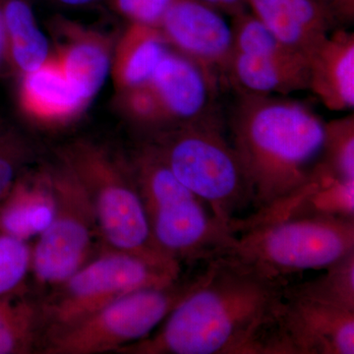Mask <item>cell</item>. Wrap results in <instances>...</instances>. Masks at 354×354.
<instances>
[{"label": "cell", "instance_id": "obj_1", "mask_svg": "<svg viewBox=\"0 0 354 354\" xmlns=\"http://www.w3.org/2000/svg\"><path fill=\"white\" fill-rule=\"evenodd\" d=\"M285 279L235 255L207 263L201 285L184 298L153 335L120 354H245L260 324L283 299Z\"/></svg>", "mask_w": 354, "mask_h": 354}, {"label": "cell", "instance_id": "obj_2", "mask_svg": "<svg viewBox=\"0 0 354 354\" xmlns=\"http://www.w3.org/2000/svg\"><path fill=\"white\" fill-rule=\"evenodd\" d=\"M228 128L256 212L285 201L315 178L325 121L305 102L239 92Z\"/></svg>", "mask_w": 354, "mask_h": 354}, {"label": "cell", "instance_id": "obj_3", "mask_svg": "<svg viewBox=\"0 0 354 354\" xmlns=\"http://www.w3.org/2000/svg\"><path fill=\"white\" fill-rule=\"evenodd\" d=\"M128 158L153 241L165 256L183 266L234 253L236 234L176 178L151 144L144 140Z\"/></svg>", "mask_w": 354, "mask_h": 354}, {"label": "cell", "instance_id": "obj_4", "mask_svg": "<svg viewBox=\"0 0 354 354\" xmlns=\"http://www.w3.org/2000/svg\"><path fill=\"white\" fill-rule=\"evenodd\" d=\"M57 155L71 167L88 193L104 247L183 269L153 241L128 156L87 139L67 144Z\"/></svg>", "mask_w": 354, "mask_h": 354}, {"label": "cell", "instance_id": "obj_5", "mask_svg": "<svg viewBox=\"0 0 354 354\" xmlns=\"http://www.w3.org/2000/svg\"><path fill=\"white\" fill-rule=\"evenodd\" d=\"M176 178L234 232L253 206L250 184L221 116L174 125L146 136Z\"/></svg>", "mask_w": 354, "mask_h": 354}, {"label": "cell", "instance_id": "obj_6", "mask_svg": "<svg viewBox=\"0 0 354 354\" xmlns=\"http://www.w3.org/2000/svg\"><path fill=\"white\" fill-rule=\"evenodd\" d=\"M232 255L285 279L307 270L326 269L354 251V218L304 216L242 223L235 227Z\"/></svg>", "mask_w": 354, "mask_h": 354}, {"label": "cell", "instance_id": "obj_7", "mask_svg": "<svg viewBox=\"0 0 354 354\" xmlns=\"http://www.w3.org/2000/svg\"><path fill=\"white\" fill-rule=\"evenodd\" d=\"M102 248L78 271L51 288L50 295L39 302L41 344L50 335L129 293L171 285L183 274V269L153 264L124 251Z\"/></svg>", "mask_w": 354, "mask_h": 354}, {"label": "cell", "instance_id": "obj_8", "mask_svg": "<svg viewBox=\"0 0 354 354\" xmlns=\"http://www.w3.org/2000/svg\"><path fill=\"white\" fill-rule=\"evenodd\" d=\"M207 266L174 283L129 293L65 329L41 344L44 354L116 353L144 339L167 318L184 298L201 285Z\"/></svg>", "mask_w": 354, "mask_h": 354}, {"label": "cell", "instance_id": "obj_9", "mask_svg": "<svg viewBox=\"0 0 354 354\" xmlns=\"http://www.w3.org/2000/svg\"><path fill=\"white\" fill-rule=\"evenodd\" d=\"M50 169L55 215L32 248L31 272L39 286L53 288L92 259L101 236L90 197L71 167L57 155Z\"/></svg>", "mask_w": 354, "mask_h": 354}, {"label": "cell", "instance_id": "obj_10", "mask_svg": "<svg viewBox=\"0 0 354 354\" xmlns=\"http://www.w3.org/2000/svg\"><path fill=\"white\" fill-rule=\"evenodd\" d=\"M353 353L354 311L285 291L247 348V354Z\"/></svg>", "mask_w": 354, "mask_h": 354}, {"label": "cell", "instance_id": "obj_11", "mask_svg": "<svg viewBox=\"0 0 354 354\" xmlns=\"http://www.w3.org/2000/svg\"><path fill=\"white\" fill-rule=\"evenodd\" d=\"M201 0H171L158 28L172 50L200 65L221 88L228 86L234 53L232 27Z\"/></svg>", "mask_w": 354, "mask_h": 354}, {"label": "cell", "instance_id": "obj_12", "mask_svg": "<svg viewBox=\"0 0 354 354\" xmlns=\"http://www.w3.org/2000/svg\"><path fill=\"white\" fill-rule=\"evenodd\" d=\"M48 28L53 57L69 83L90 104L111 74L115 41L62 15L51 17Z\"/></svg>", "mask_w": 354, "mask_h": 354}, {"label": "cell", "instance_id": "obj_13", "mask_svg": "<svg viewBox=\"0 0 354 354\" xmlns=\"http://www.w3.org/2000/svg\"><path fill=\"white\" fill-rule=\"evenodd\" d=\"M167 128L220 115L216 95L220 86L189 58L169 48L149 80Z\"/></svg>", "mask_w": 354, "mask_h": 354}, {"label": "cell", "instance_id": "obj_14", "mask_svg": "<svg viewBox=\"0 0 354 354\" xmlns=\"http://www.w3.org/2000/svg\"><path fill=\"white\" fill-rule=\"evenodd\" d=\"M17 79L18 109L37 127H67L88 106L67 80L53 55L39 68Z\"/></svg>", "mask_w": 354, "mask_h": 354}, {"label": "cell", "instance_id": "obj_15", "mask_svg": "<svg viewBox=\"0 0 354 354\" xmlns=\"http://www.w3.org/2000/svg\"><path fill=\"white\" fill-rule=\"evenodd\" d=\"M246 6L281 43L307 57L339 24L317 0H246Z\"/></svg>", "mask_w": 354, "mask_h": 354}, {"label": "cell", "instance_id": "obj_16", "mask_svg": "<svg viewBox=\"0 0 354 354\" xmlns=\"http://www.w3.org/2000/svg\"><path fill=\"white\" fill-rule=\"evenodd\" d=\"M55 193L50 165L27 169L0 198V232L29 242L50 225Z\"/></svg>", "mask_w": 354, "mask_h": 354}, {"label": "cell", "instance_id": "obj_17", "mask_svg": "<svg viewBox=\"0 0 354 354\" xmlns=\"http://www.w3.org/2000/svg\"><path fill=\"white\" fill-rule=\"evenodd\" d=\"M308 90L325 108L353 113L354 108V34L337 27L308 57Z\"/></svg>", "mask_w": 354, "mask_h": 354}, {"label": "cell", "instance_id": "obj_18", "mask_svg": "<svg viewBox=\"0 0 354 354\" xmlns=\"http://www.w3.org/2000/svg\"><path fill=\"white\" fill-rule=\"evenodd\" d=\"M308 57L297 53L244 55L234 53L227 84L237 93L288 95L308 90Z\"/></svg>", "mask_w": 354, "mask_h": 354}, {"label": "cell", "instance_id": "obj_19", "mask_svg": "<svg viewBox=\"0 0 354 354\" xmlns=\"http://www.w3.org/2000/svg\"><path fill=\"white\" fill-rule=\"evenodd\" d=\"M169 50L157 26L129 22L114 44L111 74L115 94L148 83Z\"/></svg>", "mask_w": 354, "mask_h": 354}, {"label": "cell", "instance_id": "obj_20", "mask_svg": "<svg viewBox=\"0 0 354 354\" xmlns=\"http://www.w3.org/2000/svg\"><path fill=\"white\" fill-rule=\"evenodd\" d=\"M7 72L19 78L53 55L50 39L41 31L31 0H1Z\"/></svg>", "mask_w": 354, "mask_h": 354}, {"label": "cell", "instance_id": "obj_21", "mask_svg": "<svg viewBox=\"0 0 354 354\" xmlns=\"http://www.w3.org/2000/svg\"><path fill=\"white\" fill-rule=\"evenodd\" d=\"M41 306L22 292L0 297V354H29L41 344Z\"/></svg>", "mask_w": 354, "mask_h": 354}, {"label": "cell", "instance_id": "obj_22", "mask_svg": "<svg viewBox=\"0 0 354 354\" xmlns=\"http://www.w3.org/2000/svg\"><path fill=\"white\" fill-rule=\"evenodd\" d=\"M325 270V274L312 281L286 285V295L354 311V251Z\"/></svg>", "mask_w": 354, "mask_h": 354}, {"label": "cell", "instance_id": "obj_23", "mask_svg": "<svg viewBox=\"0 0 354 354\" xmlns=\"http://www.w3.org/2000/svg\"><path fill=\"white\" fill-rule=\"evenodd\" d=\"M319 165L339 180L354 181V114L325 122Z\"/></svg>", "mask_w": 354, "mask_h": 354}, {"label": "cell", "instance_id": "obj_24", "mask_svg": "<svg viewBox=\"0 0 354 354\" xmlns=\"http://www.w3.org/2000/svg\"><path fill=\"white\" fill-rule=\"evenodd\" d=\"M31 139L12 125L0 123V198L36 158Z\"/></svg>", "mask_w": 354, "mask_h": 354}, {"label": "cell", "instance_id": "obj_25", "mask_svg": "<svg viewBox=\"0 0 354 354\" xmlns=\"http://www.w3.org/2000/svg\"><path fill=\"white\" fill-rule=\"evenodd\" d=\"M115 102L121 114L146 136L167 128L164 113L149 83L115 94Z\"/></svg>", "mask_w": 354, "mask_h": 354}, {"label": "cell", "instance_id": "obj_26", "mask_svg": "<svg viewBox=\"0 0 354 354\" xmlns=\"http://www.w3.org/2000/svg\"><path fill=\"white\" fill-rule=\"evenodd\" d=\"M31 270L29 242L0 232V297L22 292Z\"/></svg>", "mask_w": 354, "mask_h": 354}, {"label": "cell", "instance_id": "obj_27", "mask_svg": "<svg viewBox=\"0 0 354 354\" xmlns=\"http://www.w3.org/2000/svg\"><path fill=\"white\" fill-rule=\"evenodd\" d=\"M111 8L128 22L157 26L171 0H109Z\"/></svg>", "mask_w": 354, "mask_h": 354}, {"label": "cell", "instance_id": "obj_28", "mask_svg": "<svg viewBox=\"0 0 354 354\" xmlns=\"http://www.w3.org/2000/svg\"><path fill=\"white\" fill-rule=\"evenodd\" d=\"M205 3L213 6L223 14L234 17L237 14L248 10L246 0H201Z\"/></svg>", "mask_w": 354, "mask_h": 354}, {"label": "cell", "instance_id": "obj_29", "mask_svg": "<svg viewBox=\"0 0 354 354\" xmlns=\"http://www.w3.org/2000/svg\"><path fill=\"white\" fill-rule=\"evenodd\" d=\"M7 72L6 38H4L3 15L0 0V75Z\"/></svg>", "mask_w": 354, "mask_h": 354}, {"label": "cell", "instance_id": "obj_30", "mask_svg": "<svg viewBox=\"0 0 354 354\" xmlns=\"http://www.w3.org/2000/svg\"><path fill=\"white\" fill-rule=\"evenodd\" d=\"M51 1L65 8L76 9L93 6L101 0H51Z\"/></svg>", "mask_w": 354, "mask_h": 354}, {"label": "cell", "instance_id": "obj_31", "mask_svg": "<svg viewBox=\"0 0 354 354\" xmlns=\"http://www.w3.org/2000/svg\"><path fill=\"white\" fill-rule=\"evenodd\" d=\"M320 3L324 4L327 7H329L330 10L334 12L335 17H337L339 23H344V17H342L341 1L339 0H317Z\"/></svg>", "mask_w": 354, "mask_h": 354}, {"label": "cell", "instance_id": "obj_32", "mask_svg": "<svg viewBox=\"0 0 354 354\" xmlns=\"http://www.w3.org/2000/svg\"><path fill=\"white\" fill-rule=\"evenodd\" d=\"M344 22H351L354 17V0H339Z\"/></svg>", "mask_w": 354, "mask_h": 354}]
</instances>
